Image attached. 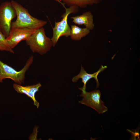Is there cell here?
Wrapping results in <instances>:
<instances>
[{
  "label": "cell",
  "mask_w": 140,
  "mask_h": 140,
  "mask_svg": "<svg viewBox=\"0 0 140 140\" xmlns=\"http://www.w3.org/2000/svg\"><path fill=\"white\" fill-rule=\"evenodd\" d=\"M64 4H66L70 6L75 5L79 8H84L88 6L97 4L101 2L102 0H59Z\"/></svg>",
  "instance_id": "obj_12"
},
{
  "label": "cell",
  "mask_w": 140,
  "mask_h": 140,
  "mask_svg": "<svg viewBox=\"0 0 140 140\" xmlns=\"http://www.w3.org/2000/svg\"><path fill=\"white\" fill-rule=\"evenodd\" d=\"M0 51H8L12 53L14 52L10 46L4 35L0 32Z\"/></svg>",
  "instance_id": "obj_13"
},
{
  "label": "cell",
  "mask_w": 140,
  "mask_h": 140,
  "mask_svg": "<svg viewBox=\"0 0 140 140\" xmlns=\"http://www.w3.org/2000/svg\"><path fill=\"white\" fill-rule=\"evenodd\" d=\"M72 22L75 24L83 25L90 31L93 30L95 26L93 16L91 12H85L81 15L71 17Z\"/></svg>",
  "instance_id": "obj_10"
},
{
  "label": "cell",
  "mask_w": 140,
  "mask_h": 140,
  "mask_svg": "<svg viewBox=\"0 0 140 140\" xmlns=\"http://www.w3.org/2000/svg\"><path fill=\"white\" fill-rule=\"evenodd\" d=\"M107 67L106 66L102 65L97 71L93 74H90L87 73L81 66L80 73L78 75L73 78L72 81L74 83L76 82L79 79H81L83 85L82 87L79 88V89L82 91H83L86 90V85L87 82L90 79L94 78L96 82V88H98L100 84L98 80V75L100 72L103 71Z\"/></svg>",
  "instance_id": "obj_8"
},
{
  "label": "cell",
  "mask_w": 140,
  "mask_h": 140,
  "mask_svg": "<svg viewBox=\"0 0 140 140\" xmlns=\"http://www.w3.org/2000/svg\"><path fill=\"white\" fill-rule=\"evenodd\" d=\"M11 2L15 10L17 16L16 20L11 23V28H27L37 30L47 23V21L32 16L27 9L16 2L12 0Z\"/></svg>",
  "instance_id": "obj_1"
},
{
  "label": "cell",
  "mask_w": 140,
  "mask_h": 140,
  "mask_svg": "<svg viewBox=\"0 0 140 140\" xmlns=\"http://www.w3.org/2000/svg\"><path fill=\"white\" fill-rule=\"evenodd\" d=\"M36 30L27 28H11L6 38L10 47L13 49L21 41L27 40Z\"/></svg>",
  "instance_id": "obj_7"
},
{
  "label": "cell",
  "mask_w": 140,
  "mask_h": 140,
  "mask_svg": "<svg viewBox=\"0 0 140 140\" xmlns=\"http://www.w3.org/2000/svg\"><path fill=\"white\" fill-rule=\"evenodd\" d=\"M71 30L70 37L71 39L75 41H79L81 39L88 35L90 30L85 27L82 28L76 25H71Z\"/></svg>",
  "instance_id": "obj_11"
},
{
  "label": "cell",
  "mask_w": 140,
  "mask_h": 140,
  "mask_svg": "<svg viewBox=\"0 0 140 140\" xmlns=\"http://www.w3.org/2000/svg\"><path fill=\"white\" fill-rule=\"evenodd\" d=\"M33 60V56H30L22 69L17 71L0 60V83H2L3 80L8 78L12 80L15 83L20 85L24 84L25 73L32 64Z\"/></svg>",
  "instance_id": "obj_4"
},
{
  "label": "cell",
  "mask_w": 140,
  "mask_h": 140,
  "mask_svg": "<svg viewBox=\"0 0 140 140\" xmlns=\"http://www.w3.org/2000/svg\"><path fill=\"white\" fill-rule=\"evenodd\" d=\"M16 16L15 10L11 2H5L0 5V32L6 38L11 29V21Z\"/></svg>",
  "instance_id": "obj_5"
},
{
  "label": "cell",
  "mask_w": 140,
  "mask_h": 140,
  "mask_svg": "<svg viewBox=\"0 0 140 140\" xmlns=\"http://www.w3.org/2000/svg\"><path fill=\"white\" fill-rule=\"evenodd\" d=\"M25 41L32 52L40 55L46 54L53 46L51 39L46 36L43 27L36 30Z\"/></svg>",
  "instance_id": "obj_3"
},
{
  "label": "cell",
  "mask_w": 140,
  "mask_h": 140,
  "mask_svg": "<svg viewBox=\"0 0 140 140\" xmlns=\"http://www.w3.org/2000/svg\"><path fill=\"white\" fill-rule=\"evenodd\" d=\"M41 87L40 83L31 85L23 86L16 83L13 85V87L18 93L26 95L33 101L34 105L37 108L39 106V103L36 99L35 94L39 91V88Z\"/></svg>",
  "instance_id": "obj_9"
},
{
  "label": "cell",
  "mask_w": 140,
  "mask_h": 140,
  "mask_svg": "<svg viewBox=\"0 0 140 140\" xmlns=\"http://www.w3.org/2000/svg\"><path fill=\"white\" fill-rule=\"evenodd\" d=\"M101 93L99 90H95L90 92L86 90L82 91L80 96L82 99L79 102L80 103L91 107L99 114H103L108 110L104 102L101 99Z\"/></svg>",
  "instance_id": "obj_6"
},
{
  "label": "cell",
  "mask_w": 140,
  "mask_h": 140,
  "mask_svg": "<svg viewBox=\"0 0 140 140\" xmlns=\"http://www.w3.org/2000/svg\"><path fill=\"white\" fill-rule=\"evenodd\" d=\"M60 3L65 9V12L61 16L62 19L59 22H55L54 27L52 28L53 36L51 38L53 46H54L59 38L61 36L67 38L70 36L71 29L67 21L68 15L71 14L75 13L79 11V7L75 5L71 6L66 8L65 5L59 0H54Z\"/></svg>",
  "instance_id": "obj_2"
}]
</instances>
